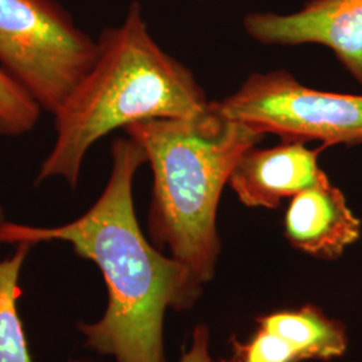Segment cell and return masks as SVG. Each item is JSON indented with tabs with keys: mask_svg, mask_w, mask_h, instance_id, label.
<instances>
[{
	"mask_svg": "<svg viewBox=\"0 0 362 362\" xmlns=\"http://www.w3.org/2000/svg\"><path fill=\"white\" fill-rule=\"evenodd\" d=\"M321 151L300 141H282L267 149L254 146L239 158L228 184L246 207L276 209L284 199H291L324 176L318 165Z\"/></svg>",
	"mask_w": 362,
	"mask_h": 362,
	"instance_id": "52a82bcc",
	"label": "cell"
},
{
	"mask_svg": "<svg viewBox=\"0 0 362 362\" xmlns=\"http://www.w3.org/2000/svg\"><path fill=\"white\" fill-rule=\"evenodd\" d=\"M113 165L104 192L82 216L58 227L3 221L0 243L59 240L95 263L107 287L103 318L79 325L90 349L116 362H165L164 321L168 309L188 310L202 296L188 270L146 239L133 203L136 172L146 163L133 139L112 145Z\"/></svg>",
	"mask_w": 362,
	"mask_h": 362,
	"instance_id": "6da1fadb",
	"label": "cell"
},
{
	"mask_svg": "<svg viewBox=\"0 0 362 362\" xmlns=\"http://www.w3.org/2000/svg\"><path fill=\"white\" fill-rule=\"evenodd\" d=\"M40 106L0 67V136L26 134L38 122Z\"/></svg>",
	"mask_w": 362,
	"mask_h": 362,
	"instance_id": "8fae6325",
	"label": "cell"
},
{
	"mask_svg": "<svg viewBox=\"0 0 362 362\" xmlns=\"http://www.w3.org/2000/svg\"><path fill=\"white\" fill-rule=\"evenodd\" d=\"M124 130L143 148L153 173L151 240L203 290L215 276L221 251V192L239 158L264 136L223 116L214 101L199 116L145 119Z\"/></svg>",
	"mask_w": 362,
	"mask_h": 362,
	"instance_id": "3957f363",
	"label": "cell"
},
{
	"mask_svg": "<svg viewBox=\"0 0 362 362\" xmlns=\"http://www.w3.org/2000/svg\"><path fill=\"white\" fill-rule=\"evenodd\" d=\"M285 236L306 255L336 260L360 240L361 220L325 173L318 182L291 197L285 215Z\"/></svg>",
	"mask_w": 362,
	"mask_h": 362,
	"instance_id": "ba28073f",
	"label": "cell"
},
{
	"mask_svg": "<svg viewBox=\"0 0 362 362\" xmlns=\"http://www.w3.org/2000/svg\"><path fill=\"white\" fill-rule=\"evenodd\" d=\"M98 43L52 0H0L1 69L52 113L88 74Z\"/></svg>",
	"mask_w": 362,
	"mask_h": 362,
	"instance_id": "277c9868",
	"label": "cell"
},
{
	"mask_svg": "<svg viewBox=\"0 0 362 362\" xmlns=\"http://www.w3.org/2000/svg\"><path fill=\"white\" fill-rule=\"evenodd\" d=\"M257 324L291 344L302 361H329L342 357L349 345L346 326L314 305L262 315Z\"/></svg>",
	"mask_w": 362,
	"mask_h": 362,
	"instance_id": "9c48e42d",
	"label": "cell"
},
{
	"mask_svg": "<svg viewBox=\"0 0 362 362\" xmlns=\"http://www.w3.org/2000/svg\"><path fill=\"white\" fill-rule=\"evenodd\" d=\"M211 334L206 325L194 327L192 341L179 362H214L211 356Z\"/></svg>",
	"mask_w": 362,
	"mask_h": 362,
	"instance_id": "4fadbf2b",
	"label": "cell"
},
{
	"mask_svg": "<svg viewBox=\"0 0 362 362\" xmlns=\"http://www.w3.org/2000/svg\"><path fill=\"white\" fill-rule=\"evenodd\" d=\"M4 221L0 208V224ZM33 245L19 243L11 257L0 260V362H34L18 314L22 296L21 272Z\"/></svg>",
	"mask_w": 362,
	"mask_h": 362,
	"instance_id": "30bf717a",
	"label": "cell"
},
{
	"mask_svg": "<svg viewBox=\"0 0 362 362\" xmlns=\"http://www.w3.org/2000/svg\"><path fill=\"white\" fill-rule=\"evenodd\" d=\"M221 362H302V358L282 337L258 327L245 342L233 341L231 357Z\"/></svg>",
	"mask_w": 362,
	"mask_h": 362,
	"instance_id": "7c38bea8",
	"label": "cell"
},
{
	"mask_svg": "<svg viewBox=\"0 0 362 362\" xmlns=\"http://www.w3.org/2000/svg\"><path fill=\"white\" fill-rule=\"evenodd\" d=\"M97 59L54 115L57 139L38 182L62 177L76 189L89 149L118 128L153 118H189L211 101L192 71L152 38L140 3L121 26L105 28Z\"/></svg>",
	"mask_w": 362,
	"mask_h": 362,
	"instance_id": "7a4b0ae2",
	"label": "cell"
},
{
	"mask_svg": "<svg viewBox=\"0 0 362 362\" xmlns=\"http://www.w3.org/2000/svg\"><path fill=\"white\" fill-rule=\"evenodd\" d=\"M214 105L223 116L282 141L362 144V95L310 89L286 70L254 73Z\"/></svg>",
	"mask_w": 362,
	"mask_h": 362,
	"instance_id": "5b68a950",
	"label": "cell"
},
{
	"mask_svg": "<svg viewBox=\"0 0 362 362\" xmlns=\"http://www.w3.org/2000/svg\"><path fill=\"white\" fill-rule=\"evenodd\" d=\"M247 34L264 45H321L362 85V0H310L293 13H252Z\"/></svg>",
	"mask_w": 362,
	"mask_h": 362,
	"instance_id": "8992f818",
	"label": "cell"
}]
</instances>
